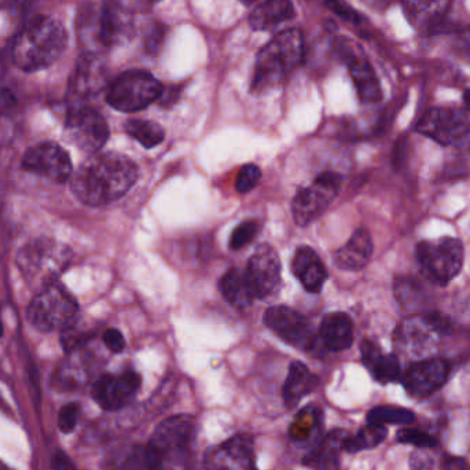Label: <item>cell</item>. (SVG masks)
Returning a JSON list of instances; mask_svg holds the SVG:
<instances>
[{
  "instance_id": "1",
  "label": "cell",
  "mask_w": 470,
  "mask_h": 470,
  "mask_svg": "<svg viewBox=\"0 0 470 470\" xmlns=\"http://www.w3.org/2000/svg\"><path fill=\"white\" fill-rule=\"evenodd\" d=\"M137 178V165L129 157L97 153L73 173L72 190L87 205H105L123 197L134 186Z\"/></svg>"
},
{
  "instance_id": "2",
  "label": "cell",
  "mask_w": 470,
  "mask_h": 470,
  "mask_svg": "<svg viewBox=\"0 0 470 470\" xmlns=\"http://www.w3.org/2000/svg\"><path fill=\"white\" fill-rule=\"evenodd\" d=\"M67 29L58 18L39 15L28 21L13 43V61L26 72L53 65L67 47Z\"/></svg>"
},
{
  "instance_id": "3",
  "label": "cell",
  "mask_w": 470,
  "mask_h": 470,
  "mask_svg": "<svg viewBox=\"0 0 470 470\" xmlns=\"http://www.w3.org/2000/svg\"><path fill=\"white\" fill-rule=\"evenodd\" d=\"M303 35L298 29H287L277 35L257 54L252 89L260 92L278 86L303 61Z\"/></svg>"
},
{
  "instance_id": "4",
  "label": "cell",
  "mask_w": 470,
  "mask_h": 470,
  "mask_svg": "<svg viewBox=\"0 0 470 470\" xmlns=\"http://www.w3.org/2000/svg\"><path fill=\"white\" fill-rule=\"evenodd\" d=\"M72 254L67 245L48 238L32 241L17 256L20 273L32 287L39 290L56 284L69 266Z\"/></svg>"
},
{
  "instance_id": "5",
  "label": "cell",
  "mask_w": 470,
  "mask_h": 470,
  "mask_svg": "<svg viewBox=\"0 0 470 470\" xmlns=\"http://www.w3.org/2000/svg\"><path fill=\"white\" fill-rule=\"evenodd\" d=\"M80 23V35L89 43V53L126 42L134 29L129 9L116 2H109L100 10H87Z\"/></svg>"
},
{
  "instance_id": "6",
  "label": "cell",
  "mask_w": 470,
  "mask_h": 470,
  "mask_svg": "<svg viewBox=\"0 0 470 470\" xmlns=\"http://www.w3.org/2000/svg\"><path fill=\"white\" fill-rule=\"evenodd\" d=\"M78 311L73 296L56 282L37 293L29 304L28 318L37 330H64L75 322Z\"/></svg>"
},
{
  "instance_id": "7",
  "label": "cell",
  "mask_w": 470,
  "mask_h": 470,
  "mask_svg": "<svg viewBox=\"0 0 470 470\" xmlns=\"http://www.w3.org/2000/svg\"><path fill=\"white\" fill-rule=\"evenodd\" d=\"M164 87L145 70H129L114 78L109 86L106 100L119 111H140L159 99Z\"/></svg>"
},
{
  "instance_id": "8",
  "label": "cell",
  "mask_w": 470,
  "mask_h": 470,
  "mask_svg": "<svg viewBox=\"0 0 470 470\" xmlns=\"http://www.w3.org/2000/svg\"><path fill=\"white\" fill-rule=\"evenodd\" d=\"M415 255L425 276L437 285L453 281L464 266V246L456 238L423 241L418 244Z\"/></svg>"
},
{
  "instance_id": "9",
  "label": "cell",
  "mask_w": 470,
  "mask_h": 470,
  "mask_svg": "<svg viewBox=\"0 0 470 470\" xmlns=\"http://www.w3.org/2000/svg\"><path fill=\"white\" fill-rule=\"evenodd\" d=\"M417 130L442 145L470 151V109H432L421 119Z\"/></svg>"
},
{
  "instance_id": "10",
  "label": "cell",
  "mask_w": 470,
  "mask_h": 470,
  "mask_svg": "<svg viewBox=\"0 0 470 470\" xmlns=\"http://www.w3.org/2000/svg\"><path fill=\"white\" fill-rule=\"evenodd\" d=\"M341 186L336 172L320 173L309 187L300 189L292 204L293 217L298 225H308L320 216L334 200Z\"/></svg>"
},
{
  "instance_id": "11",
  "label": "cell",
  "mask_w": 470,
  "mask_h": 470,
  "mask_svg": "<svg viewBox=\"0 0 470 470\" xmlns=\"http://www.w3.org/2000/svg\"><path fill=\"white\" fill-rule=\"evenodd\" d=\"M65 137L80 151L97 154L108 142V123L94 109L81 106L73 109L68 116Z\"/></svg>"
},
{
  "instance_id": "12",
  "label": "cell",
  "mask_w": 470,
  "mask_h": 470,
  "mask_svg": "<svg viewBox=\"0 0 470 470\" xmlns=\"http://www.w3.org/2000/svg\"><path fill=\"white\" fill-rule=\"evenodd\" d=\"M194 429V421L190 415H173L162 421L154 429L149 444L156 448L164 459V467L179 464L183 459Z\"/></svg>"
},
{
  "instance_id": "13",
  "label": "cell",
  "mask_w": 470,
  "mask_h": 470,
  "mask_svg": "<svg viewBox=\"0 0 470 470\" xmlns=\"http://www.w3.org/2000/svg\"><path fill=\"white\" fill-rule=\"evenodd\" d=\"M23 167L58 183L68 181L72 175L69 154L54 142L39 143L29 149L24 156Z\"/></svg>"
},
{
  "instance_id": "14",
  "label": "cell",
  "mask_w": 470,
  "mask_h": 470,
  "mask_svg": "<svg viewBox=\"0 0 470 470\" xmlns=\"http://www.w3.org/2000/svg\"><path fill=\"white\" fill-rule=\"evenodd\" d=\"M255 298H266L273 295L281 281V262L276 249L262 245L252 255L245 270Z\"/></svg>"
},
{
  "instance_id": "15",
  "label": "cell",
  "mask_w": 470,
  "mask_h": 470,
  "mask_svg": "<svg viewBox=\"0 0 470 470\" xmlns=\"http://www.w3.org/2000/svg\"><path fill=\"white\" fill-rule=\"evenodd\" d=\"M209 470H256V454L252 437L237 434L211 448L206 456Z\"/></svg>"
},
{
  "instance_id": "16",
  "label": "cell",
  "mask_w": 470,
  "mask_h": 470,
  "mask_svg": "<svg viewBox=\"0 0 470 470\" xmlns=\"http://www.w3.org/2000/svg\"><path fill=\"white\" fill-rule=\"evenodd\" d=\"M140 388L141 377L135 371H126L120 376L105 374L92 387V398L103 410L114 412L126 406Z\"/></svg>"
},
{
  "instance_id": "17",
  "label": "cell",
  "mask_w": 470,
  "mask_h": 470,
  "mask_svg": "<svg viewBox=\"0 0 470 470\" xmlns=\"http://www.w3.org/2000/svg\"><path fill=\"white\" fill-rule=\"evenodd\" d=\"M265 323L287 344L309 348L314 342L308 320L295 309L285 306L271 307L266 311Z\"/></svg>"
},
{
  "instance_id": "18",
  "label": "cell",
  "mask_w": 470,
  "mask_h": 470,
  "mask_svg": "<svg viewBox=\"0 0 470 470\" xmlns=\"http://www.w3.org/2000/svg\"><path fill=\"white\" fill-rule=\"evenodd\" d=\"M448 371V363L443 360L414 363L404 374V388L413 398H426L444 384Z\"/></svg>"
},
{
  "instance_id": "19",
  "label": "cell",
  "mask_w": 470,
  "mask_h": 470,
  "mask_svg": "<svg viewBox=\"0 0 470 470\" xmlns=\"http://www.w3.org/2000/svg\"><path fill=\"white\" fill-rule=\"evenodd\" d=\"M105 62L98 56V53H86L78 59L73 76L72 89L78 97L89 98L98 94L106 84Z\"/></svg>"
},
{
  "instance_id": "20",
  "label": "cell",
  "mask_w": 470,
  "mask_h": 470,
  "mask_svg": "<svg viewBox=\"0 0 470 470\" xmlns=\"http://www.w3.org/2000/svg\"><path fill=\"white\" fill-rule=\"evenodd\" d=\"M373 255V241L371 233L360 228L352 234L347 244L334 254V263L341 270L360 271L368 266Z\"/></svg>"
},
{
  "instance_id": "21",
  "label": "cell",
  "mask_w": 470,
  "mask_h": 470,
  "mask_svg": "<svg viewBox=\"0 0 470 470\" xmlns=\"http://www.w3.org/2000/svg\"><path fill=\"white\" fill-rule=\"evenodd\" d=\"M292 271L309 293H318L325 285L328 271L319 256L308 246H301L292 259Z\"/></svg>"
},
{
  "instance_id": "22",
  "label": "cell",
  "mask_w": 470,
  "mask_h": 470,
  "mask_svg": "<svg viewBox=\"0 0 470 470\" xmlns=\"http://www.w3.org/2000/svg\"><path fill=\"white\" fill-rule=\"evenodd\" d=\"M410 23L420 31L433 32L444 21L450 0H402Z\"/></svg>"
},
{
  "instance_id": "23",
  "label": "cell",
  "mask_w": 470,
  "mask_h": 470,
  "mask_svg": "<svg viewBox=\"0 0 470 470\" xmlns=\"http://www.w3.org/2000/svg\"><path fill=\"white\" fill-rule=\"evenodd\" d=\"M319 334L329 350L339 352L348 350L354 342V325L348 315L333 312L323 318Z\"/></svg>"
},
{
  "instance_id": "24",
  "label": "cell",
  "mask_w": 470,
  "mask_h": 470,
  "mask_svg": "<svg viewBox=\"0 0 470 470\" xmlns=\"http://www.w3.org/2000/svg\"><path fill=\"white\" fill-rule=\"evenodd\" d=\"M295 17V7L290 0H265L249 17L255 31H267L287 23Z\"/></svg>"
},
{
  "instance_id": "25",
  "label": "cell",
  "mask_w": 470,
  "mask_h": 470,
  "mask_svg": "<svg viewBox=\"0 0 470 470\" xmlns=\"http://www.w3.org/2000/svg\"><path fill=\"white\" fill-rule=\"evenodd\" d=\"M350 436L348 432L341 429L331 432L304 458V465L317 470H337V458Z\"/></svg>"
},
{
  "instance_id": "26",
  "label": "cell",
  "mask_w": 470,
  "mask_h": 470,
  "mask_svg": "<svg viewBox=\"0 0 470 470\" xmlns=\"http://www.w3.org/2000/svg\"><path fill=\"white\" fill-rule=\"evenodd\" d=\"M348 67L360 100L365 103L380 102L382 98L381 86L368 59L357 56L348 62Z\"/></svg>"
},
{
  "instance_id": "27",
  "label": "cell",
  "mask_w": 470,
  "mask_h": 470,
  "mask_svg": "<svg viewBox=\"0 0 470 470\" xmlns=\"http://www.w3.org/2000/svg\"><path fill=\"white\" fill-rule=\"evenodd\" d=\"M317 385V376H314L304 363L295 360L290 363L289 373H287L284 391H282L285 404L287 407L298 406V402L312 392Z\"/></svg>"
},
{
  "instance_id": "28",
  "label": "cell",
  "mask_w": 470,
  "mask_h": 470,
  "mask_svg": "<svg viewBox=\"0 0 470 470\" xmlns=\"http://www.w3.org/2000/svg\"><path fill=\"white\" fill-rule=\"evenodd\" d=\"M220 292L231 306L238 309L249 308L254 300H256L251 285L246 279L245 271L237 270V268L228 271L220 279Z\"/></svg>"
},
{
  "instance_id": "29",
  "label": "cell",
  "mask_w": 470,
  "mask_h": 470,
  "mask_svg": "<svg viewBox=\"0 0 470 470\" xmlns=\"http://www.w3.org/2000/svg\"><path fill=\"white\" fill-rule=\"evenodd\" d=\"M388 436V429L385 425L379 423H369L365 428L360 429L355 436L348 437L345 442L344 451L355 454L360 451L369 450L381 444Z\"/></svg>"
},
{
  "instance_id": "30",
  "label": "cell",
  "mask_w": 470,
  "mask_h": 470,
  "mask_svg": "<svg viewBox=\"0 0 470 470\" xmlns=\"http://www.w3.org/2000/svg\"><path fill=\"white\" fill-rule=\"evenodd\" d=\"M320 425V410L317 406H307L296 415L290 425V439L295 442H308Z\"/></svg>"
},
{
  "instance_id": "31",
  "label": "cell",
  "mask_w": 470,
  "mask_h": 470,
  "mask_svg": "<svg viewBox=\"0 0 470 470\" xmlns=\"http://www.w3.org/2000/svg\"><path fill=\"white\" fill-rule=\"evenodd\" d=\"M126 132L138 141L143 148L153 149L164 141L165 132L160 124L149 120H130L126 123Z\"/></svg>"
},
{
  "instance_id": "32",
  "label": "cell",
  "mask_w": 470,
  "mask_h": 470,
  "mask_svg": "<svg viewBox=\"0 0 470 470\" xmlns=\"http://www.w3.org/2000/svg\"><path fill=\"white\" fill-rule=\"evenodd\" d=\"M414 421V413L407 409H402V407L379 406L371 410L368 414V423H379V425H387V423L410 425Z\"/></svg>"
},
{
  "instance_id": "33",
  "label": "cell",
  "mask_w": 470,
  "mask_h": 470,
  "mask_svg": "<svg viewBox=\"0 0 470 470\" xmlns=\"http://www.w3.org/2000/svg\"><path fill=\"white\" fill-rule=\"evenodd\" d=\"M374 379L381 384L396 381L401 376V363L395 355H381L371 366Z\"/></svg>"
},
{
  "instance_id": "34",
  "label": "cell",
  "mask_w": 470,
  "mask_h": 470,
  "mask_svg": "<svg viewBox=\"0 0 470 470\" xmlns=\"http://www.w3.org/2000/svg\"><path fill=\"white\" fill-rule=\"evenodd\" d=\"M259 230L260 225L256 220H246V222L241 223L231 234L230 248L233 251H238V249L249 245L256 238Z\"/></svg>"
},
{
  "instance_id": "35",
  "label": "cell",
  "mask_w": 470,
  "mask_h": 470,
  "mask_svg": "<svg viewBox=\"0 0 470 470\" xmlns=\"http://www.w3.org/2000/svg\"><path fill=\"white\" fill-rule=\"evenodd\" d=\"M260 178H262V171H260L257 165H244L240 172H238L235 189H237V192L241 193V194H246V193L252 192V190L257 186Z\"/></svg>"
},
{
  "instance_id": "36",
  "label": "cell",
  "mask_w": 470,
  "mask_h": 470,
  "mask_svg": "<svg viewBox=\"0 0 470 470\" xmlns=\"http://www.w3.org/2000/svg\"><path fill=\"white\" fill-rule=\"evenodd\" d=\"M398 442L413 444L417 448H431L437 444L436 439L418 429L403 428L398 432Z\"/></svg>"
},
{
  "instance_id": "37",
  "label": "cell",
  "mask_w": 470,
  "mask_h": 470,
  "mask_svg": "<svg viewBox=\"0 0 470 470\" xmlns=\"http://www.w3.org/2000/svg\"><path fill=\"white\" fill-rule=\"evenodd\" d=\"M80 406L78 403H69L62 407L58 414V426L64 433H70L78 425Z\"/></svg>"
},
{
  "instance_id": "38",
  "label": "cell",
  "mask_w": 470,
  "mask_h": 470,
  "mask_svg": "<svg viewBox=\"0 0 470 470\" xmlns=\"http://www.w3.org/2000/svg\"><path fill=\"white\" fill-rule=\"evenodd\" d=\"M165 34H167V29L164 26L159 23L153 24L145 34L146 51H149L151 56H156L164 42Z\"/></svg>"
},
{
  "instance_id": "39",
  "label": "cell",
  "mask_w": 470,
  "mask_h": 470,
  "mask_svg": "<svg viewBox=\"0 0 470 470\" xmlns=\"http://www.w3.org/2000/svg\"><path fill=\"white\" fill-rule=\"evenodd\" d=\"M325 5L337 17L342 18L348 23L357 24L360 21V16L342 0H325Z\"/></svg>"
},
{
  "instance_id": "40",
  "label": "cell",
  "mask_w": 470,
  "mask_h": 470,
  "mask_svg": "<svg viewBox=\"0 0 470 470\" xmlns=\"http://www.w3.org/2000/svg\"><path fill=\"white\" fill-rule=\"evenodd\" d=\"M410 470H436L434 461L431 454L425 448L415 450L410 455Z\"/></svg>"
},
{
  "instance_id": "41",
  "label": "cell",
  "mask_w": 470,
  "mask_h": 470,
  "mask_svg": "<svg viewBox=\"0 0 470 470\" xmlns=\"http://www.w3.org/2000/svg\"><path fill=\"white\" fill-rule=\"evenodd\" d=\"M103 342L114 354H119L126 348V339H124L121 331L117 330V329H108L103 333Z\"/></svg>"
},
{
  "instance_id": "42",
  "label": "cell",
  "mask_w": 470,
  "mask_h": 470,
  "mask_svg": "<svg viewBox=\"0 0 470 470\" xmlns=\"http://www.w3.org/2000/svg\"><path fill=\"white\" fill-rule=\"evenodd\" d=\"M454 48H455L458 56L470 59V28L458 32L455 42H454Z\"/></svg>"
},
{
  "instance_id": "43",
  "label": "cell",
  "mask_w": 470,
  "mask_h": 470,
  "mask_svg": "<svg viewBox=\"0 0 470 470\" xmlns=\"http://www.w3.org/2000/svg\"><path fill=\"white\" fill-rule=\"evenodd\" d=\"M362 360L363 363L368 366L369 369H371V366L377 362L380 357H381V352H380V348L377 347L374 342L365 341L362 344Z\"/></svg>"
},
{
  "instance_id": "44",
  "label": "cell",
  "mask_w": 470,
  "mask_h": 470,
  "mask_svg": "<svg viewBox=\"0 0 470 470\" xmlns=\"http://www.w3.org/2000/svg\"><path fill=\"white\" fill-rule=\"evenodd\" d=\"M17 105L15 95L9 89H0V113H6Z\"/></svg>"
},
{
  "instance_id": "45",
  "label": "cell",
  "mask_w": 470,
  "mask_h": 470,
  "mask_svg": "<svg viewBox=\"0 0 470 470\" xmlns=\"http://www.w3.org/2000/svg\"><path fill=\"white\" fill-rule=\"evenodd\" d=\"M54 470H78L70 461L69 456L62 453H57L53 458Z\"/></svg>"
},
{
  "instance_id": "46",
  "label": "cell",
  "mask_w": 470,
  "mask_h": 470,
  "mask_svg": "<svg viewBox=\"0 0 470 470\" xmlns=\"http://www.w3.org/2000/svg\"><path fill=\"white\" fill-rule=\"evenodd\" d=\"M444 470H470L469 464L459 456H451L445 459Z\"/></svg>"
},
{
  "instance_id": "47",
  "label": "cell",
  "mask_w": 470,
  "mask_h": 470,
  "mask_svg": "<svg viewBox=\"0 0 470 470\" xmlns=\"http://www.w3.org/2000/svg\"><path fill=\"white\" fill-rule=\"evenodd\" d=\"M369 7L374 10H387L392 5L398 4L401 0H363Z\"/></svg>"
},
{
  "instance_id": "48",
  "label": "cell",
  "mask_w": 470,
  "mask_h": 470,
  "mask_svg": "<svg viewBox=\"0 0 470 470\" xmlns=\"http://www.w3.org/2000/svg\"><path fill=\"white\" fill-rule=\"evenodd\" d=\"M465 100H466L467 105L470 106V89L469 91H466V94H465Z\"/></svg>"
},
{
  "instance_id": "49",
  "label": "cell",
  "mask_w": 470,
  "mask_h": 470,
  "mask_svg": "<svg viewBox=\"0 0 470 470\" xmlns=\"http://www.w3.org/2000/svg\"><path fill=\"white\" fill-rule=\"evenodd\" d=\"M244 4L251 5L255 4V2H257V0H243Z\"/></svg>"
},
{
  "instance_id": "50",
  "label": "cell",
  "mask_w": 470,
  "mask_h": 470,
  "mask_svg": "<svg viewBox=\"0 0 470 470\" xmlns=\"http://www.w3.org/2000/svg\"><path fill=\"white\" fill-rule=\"evenodd\" d=\"M4 334V326H2V319H0V337Z\"/></svg>"
},
{
  "instance_id": "51",
  "label": "cell",
  "mask_w": 470,
  "mask_h": 470,
  "mask_svg": "<svg viewBox=\"0 0 470 470\" xmlns=\"http://www.w3.org/2000/svg\"><path fill=\"white\" fill-rule=\"evenodd\" d=\"M0 470H10V469H7V467L5 466V465L0 464Z\"/></svg>"
},
{
  "instance_id": "52",
  "label": "cell",
  "mask_w": 470,
  "mask_h": 470,
  "mask_svg": "<svg viewBox=\"0 0 470 470\" xmlns=\"http://www.w3.org/2000/svg\"><path fill=\"white\" fill-rule=\"evenodd\" d=\"M143 2H146V4H151V2H154V0H143Z\"/></svg>"
}]
</instances>
